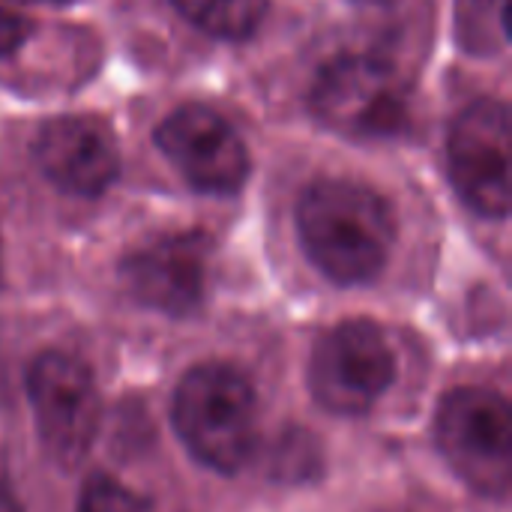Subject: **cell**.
<instances>
[{
  "instance_id": "obj_1",
  "label": "cell",
  "mask_w": 512,
  "mask_h": 512,
  "mask_svg": "<svg viewBox=\"0 0 512 512\" xmlns=\"http://www.w3.org/2000/svg\"><path fill=\"white\" fill-rule=\"evenodd\" d=\"M297 234L306 258L336 285L375 282L396 246V216L381 192L348 177H324L297 201Z\"/></svg>"
},
{
  "instance_id": "obj_2",
  "label": "cell",
  "mask_w": 512,
  "mask_h": 512,
  "mask_svg": "<svg viewBox=\"0 0 512 512\" xmlns=\"http://www.w3.org/2000/svg\"><path fill=\"white\" fill-rule=\"evenodd\" d=\"M171 426L195 462L240 474L258 450L261 414L249 375L222 360L192 366L171 399Z\"/></svg>"
},
{
  "instance_id": "obj_3",
  "label": "cell",
  "mask_w": 512,
  "mask_h": 512,
  "mask_svg": "<svg viewBox=\"0 0 512 512\" xmlns=\"http://www.w3.org/2000/svg\"><path fill=\"white\" fill-rule=\"evenodd\" d=\"M435 441L453 474L483 498L512 489V414L504 396L486 387H459L444 396Z\"/></svg>"
},
{
  "instance_id": "obj_4",
  "label": "cell",
  "mask_w": 512,
  "mask_h": 512,
  "mask_svg": "<svg viewBox=\"0 0 512 512\" xmlns=\"http://www.w3.org/2000/svg\"><path fill=\"white\" fill-rule=\"evenodd\" d=\"M27 399L45 456L75 471L102 426V396L90 366L66 351H42L27 369Z\"/></svg>"
},
{
  "instance_id": "obj_5",
  "label": "cell",
  "mask_w": 512,
  "mask_h": 512,
  "mask_svg": "<svg viewBox=\"0 0 512 512\" xmlns=\"http://www.w3.org/2000/svg\"><path fill=\"white\" fill-rule=\"evenodd\" d=\"M312 108L339 135L390 138L408 123V84L387 57L351 51L318 72Z\"/></svg>"
},
{
  "instance_id": "obj_6",
  "label": "cell",
  "mask_w": 512,
  "mask_h": 512,
  "mask_svg": "<svg viewBox=\"0 0 512 512\" xmlns=\"http://www.w3.org/2000/svg\"><path fill=\"white\" fill-rule=\"evenodd\" d=\"M396 381V351L369 318H348L327 330L309 360V390L336 417L369 414Z\"/></svg>"
},
{
  "instance_id": "obj_7",
  "label": "cell",
  "mask_w": 512,
  "mask_h": 512,
  "mask_svg": "<svg viewBox=\"0 0 512 512\" xmlns=\"http://www.w3.org/2000/svg\"><path fill=\"white\" fill-rule=\"evenodd\" d=\"M510 108L501 99L471 102L450 129L447 162L459 198L486 219L510 213Z\"/></svg>"
},
{
  "instance_id": "obj_8",
  "label": "cell",
  "mask_w": 512,
  "mask_h": 512,
  "mask_svg": "<svg viewBox=\"0 0 512 512\" xmlns=\"http://www.w3.org/2000/svg\"><path fill=\"white\" fill-rule=\"evenodd\" d=\"M153 144L204 195H234L249 177V150L240 132L207 105L174 108L156 126Z\"/></svg>"
},
{
  "instance_id": "obj_9",
  "label": "cell",
  "mask_w": 512,
  "mask_h": 512,
  "mask_svg": "<svg viewBox=\"0 0 512 512\" xmlns=\"http://www.w3.org/2000/svg\"><path fill=\"white\" fill-rule=\"evenodd\" d=\"M210 252V240L201 231L162 234L135 246L120 261V282L135 303L183 318L204 303Z\"/></svg>"
},
{
  "instance_id": "obj_10",
  "label": "cell",
  "mask_w": 512,
  "mask_h": 512,
  "mask_svg": "<svg viewBox=\"0 0 512 512\" xmlns=\"http://www.w3.org/2000/svg\"><path fill=\"white\" fill-rule=\"evenodd\" d=\"M33 162L60 192L96 198L120 174V144L105 117L63 114L36 129Z\"/></svg>"
},
{
  "instance_id": "obj_11",
  "label": "cell",
  "mask_w": 512,
  "mask_h": 512,
  "mask_svg": "<svg viewBox=\"0 0 512 512\" xmlns=\"http://www.w3.org/2000/svg\"><path fill=\"white\" fill-rule=\"evenodd\" d=\"M456 42L474 57H495L510 45V0H456Z\"/></svg>"
},
{
  "instance_id": "obj_12",
  "label": "cell",
  "mask_w": 512,
  "mask_h": 512,
  "mask_svg": "<svg viewBox=\"0 0 512 512\" xmlns=\"http://www.w3.org/2000/svg\"><path fill=\"white\" fill-rule=\"evenodd\" d=\"M186 21L219 39H246L258 30L267 0H171Z\"/></svg>"
},
{
  "instance_id": "obj_13",
  "label": "cell",
  "mask_w": 512,
  "mask_h": 512,
  "mask_svg": "<svg viewBox=\"0 0 512 512\" xmlns=\"http://www.w3.org/2000/svg\"><path fill=\"white\" fill-rule=\"evenodd\" d=\"M75 512H156L153 504L138 495L135 489H129L126 483L108 477V474H93L81 495H78V507Z\"/></svg>"
},
{
  "instance_id": "obj_14",
  "label": "cell",
  "mask_w": 512,
  "mask_h": 512,
  "mask_svg": "<svg viewBox=\"0 0 512 512\" xmlns=\"http://www.w3.org/2000/svg\"><path fill=\"white\" fill-rule=\"evenodd\" d=\"M27 33H30L27 21L21 15H15L12 9L0 6V57L15 51L27 39Z\"/></svg>"
},
{
  "instance_id": "obj_15",
  "label": "cell",
  "mask_w": 512,
  "mask_h": 512,
  "mask_svg": "<svg viewBox=\"0 0 512 512\" xmlns=\"http://www.w3.org/2000/svg\"><path fill=\"white\" fill-rule=\"evenodd\" d=\"M0 512H24L21 507V498H18V489L12 483V474H9V465L0 453Z\"/></svg>"
},
{
  "instance_id": "obj_16",
  "label": "cell",
  "mask_w": 512,
  "mask_h": 512,
  "mask_svg": "<svg viewBox=\"0 0 512 512\" xmlns=\"http://www.w3.org/2000/svg\"><path fill=\"white\" fill-rule=\"evenodd\" d=\"M24 3H69V0H24Z\"/></svg>"
}]
</instances>
